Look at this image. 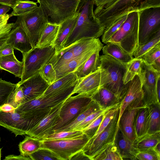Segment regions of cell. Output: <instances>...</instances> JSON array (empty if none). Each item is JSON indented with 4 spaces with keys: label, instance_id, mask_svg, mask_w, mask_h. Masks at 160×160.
<instances>
[{
    "label": "cell",
    "instance_id": "cell-1",
    "mask_svg": "<svg viewBox=\"0 0 160 160\" xmlns=\"http://www.w3.org/2000/svg\"><path fill=\"white\" fill-rule=\"evenodd\" d=\"M94 0H79L76 11L78 19L63 48L80 39L97 38L102 36L105 28L94 14Z\"/></svg>",
    "mask_w": 160,
    "mask_h": 160
},
{
    "label": "cell",
    "instance_id": "cell-2",
    "mask_svg": "<svg viewBox=\"0 0 160 160\" xmlns=\"http://www.w3.org/2000/svg\"><path fill=\"white\" fill-rule=\"evenodd\" d=\"M101 69L100 87H103L114 93L121 102L126 92L127 84L123 78L126 63L106 55L100 56Z\"/></svg>",
    "mask_w": 160,
    "mask_h": 160
},
{
    "label": "cell",
    "instance_id": "cell-3",
    "mask_svg": "<svg viewBox=\"0 0 160 160\" xmlns=\"http://www.w3.org/2000/svg\"><path fill=\"white\" fill-rule=\"evenodd\" d=\"M160 7V0H117L94 13L105 28L123 16L133 12Z\"/></svg>",
    "mask_w": 160,
    "mask_h": 160
},
{
    "label": "cell",
    "instance_id": "cell-4",
    "mask_svg": "<svg viewBox=\"0 0 160 160\" xmlns=\"http://www.w3.org/2000/svg\"><path fill=\"white\" fill-rule=\"evenodd\" d=\"M51 109L27 112H18L15 109L9 112L0 110V126L11 131L16 137L25 135L40 122Z\"/></svg>",
    "mask_w": 160,
    "mask_h": 160
},
{
    "label": "cell",
    "instance_id": "cell-5",
    "mask_svg": "<svg viewBox=\"0 0 160 160\" xmlns=\"http://www.w3.org/2000/svg\"><path fill=\"white\" fill-rule=\"evenodd\" d=\"M138 22L139 12L128 14L126 20L108 42L116 44L132 55L139 46Z\"/></svg>",
    "mask_w": 160,
    "mask_h": 160
},
{
    "label": "cell",
    "instance_id": "cell-6",
    "mask_svg": "<svg viewBox=\"0 0 160 160\" xmlns=\"http://www.w3.org/2000/svg\"><path fill=\"white\" fill-rule=\"evenodd\" d=\"M54 46L38 48L34 47L22 53L23 69L21 80L17 84L20 86L25 81L39 72L41 68L48 63L55 53Z\"/></svg>",
    "mask_w": 160,
    "mask_h": 160
},
{
    "label": "cell",
    "instance_id": "cell-7",
    "mask_svg": "<svg viewBox=\"0 0 160 160\" xmlns=\"http://www.w3.org/2000/svg\"><path fill=\"white\" fill-rule=\"evenodd\" d=\"M17 17L14 24L22 27L26 32L32 48H34L49 22L46 14L39 5L33 10Z\"/></svg>",
    "mask_w": 160,
    "mask_h": 160
},
{
    "label": "cell",
    "instance_id": "cell-8",
    "mask_svg": "<svg viewBox=\"0 0 160 160\" xmlns=\"http://www.w3.org/2000/svg\"><path fill=\"white\" fill-rule=\"evenodd\" d=\"M119 110L105 129L93 140L88 141L83 148L82 150L90 160H93L105 150L115 144L119 127Z\"/></svg>",
    "mask_w": 160,
    "mask_h": 160
},
{
    "label": "cell",
    "instance_id": "cell-9",
    "mask_svg": "<svg viewBox=\"0 0 160 160\" xmlns=\"http://www.w3.org/2000/svg\"><path fill=\"white\" fill-rule=\"evenodd\" d=\"M90 138L83 133L78 136L59 139H41V148L55 153L61 160H69L74 153L82 149Z\"/></svg>",
    "mask_w": 160,
    "mask_h": 160
},
{
    "label": "cell",
    "instance_id": "cell-10",
    "mask_svg": "<svg viewBox=\"0 0 160 160\" xmlns=\"http://www.w3.org/2000/svg\"><path fill=\"white\" fill-rule=\"evenodd\" d=\"M80 0H37L49 22L58 25L76 13Z\"/></svg>",
    "mask_w": 160,
    "mask_h": 160
},
{
    "label": "cell",
    "instance_id": "cell-11",
    "mask_svg": "<svg viewBox=\"0 0 160 160\" xmlns=\"http://www.w3.org/2000/svg\"><path fill=\"white\" fill-rule=\"evenodd\" d=\"M160 31V7L149 8L139 12V46L148 41Z\"/></svg>",
    "mask_w": 160,
    "mask_h": 160
},
{
    "label": "cell",
    "instance_id": "cell-12",
    "mask_svg": "<svg viewBox=\"0 0 160 160\" xmlns=\"http://www.w3.org/2000/svg\"><path fill=\"white\" fill-rule=\"evenodd\" d=\"M92 100L91 97L80 94L67 98L61 108L59 112L60 120L54 127V131L72 122L88 107Z\"/></svg>",
    "mask_w": 160,
    "mask_h": 160
},
{
    "label": "cell",
    "instance_id": "cell-13",
    "mask_svg": "<svg viewBox=\"0 0 160 160\" xmlns=\"http://www.w3.org/2000/svg\"><path fill=\"white\" fill-rule=\"evenodd\" d=\"M76 84L50 95L41 96L26 102L15 108V110L18 112H27L52 108L71 96V93Z\"/></svg>",
    "mask_w": 160,
    "mask_h": 160
},
{
    "label": "cell",
    "instance_id": "cell-14",
    "mask_svg": "<svg viewBox=\"0 0 160 160\" xmlns=\"http://www.w3.org/2000/svg\"><path fill=\"white\" fill-rule=\"evenodd\" d=\"M143 67L145 71V78L141 86L144 106L160 104L157 91V83L160 77V72L144 61Z\"/></svg>",
    "mask_w": 160,
    "mask_h": 160
},
{
    "label": "cell",
    "instance_id": "cell-15",
    "mask_svg": "<svg viewBox=\"0 0 160 160\" xmlns=\"http://www.w3.org/2000/svg\"><path fill=\"white\" fill-rule=\"evenodd\" d=\"M64 101L52 108L45 117L26 135L41 139L54 132V128L60 120L59 112Z\"/></svg>",
    "mask_w": 160,
    "mask_h": 160
},
{
    "label": "cell",
    "instance_id": "cell-16",
    "mask_svg": "<svg viewBox=\"0 0 160 160\" xmlns=\"http://www.w3.org/2000/svg\"><path fill=\"white\" fill-rule=\"evenodd\" d=\"M144 106L143 97L130 104L125 109L119 122V127L124 136L133 142L136 139L134 129V122L139 110Z\"/></svg>",
    "mask_w": 160,
    "mask_h": 160
},
{
    "label": "cell",
    "instance_id": "cell-17",
    "mask_svg": "<svg viewBox=\"0 0 160 160\" xmlns=\"http://www.w3.org/2000/svg\"><path fill=\"white\" fill-rule=\"evenodd\" d=\"M101 69L83 78L78 79V81L71 93V96L75 94L91 97L98 91L100 86Z\"/></svg>",
    "mask_w": 160,
    "mask_h": 160
},
{
    "label": "cell",
    "instance_id": "cell-18",
    "mask_svg": "<svg viewBox=\"0 0 160 160\" xmlns=\"http://www.w3.org/2000/svg\"><path fill=\"white\" fill-rule=\"evenodd\" d=\"M50 85L39 72L28 78L20 85L24 93L25 102L40 97Z\"/></svg>",
    "mask_w": 160,
    "mask_h": 160
},
{
    "label": "cell",
    "instance_id": "cell-19",
    "mask_svg": "<svg viewBox=\"0 0 160 160\" xmlns=\"http://www.w3.org/2000/svg\"><path fill=\"white\" fill-rule=\"evenodd\" d=\"M6 43L22 53L27 52L32 48L26 32L19 25L14 24L8 36Z\"/></svg>",
    "mask_w": 160,
    "mask_h": 160
},
{
    "label": "cell",
    "instance_id": "cell-20",
    "mask_svg": "<svg viewBox=\"0 0 160 160\" xmlns=\"http://www.w3.org/2000/svg\"><path fill=\"white\" fill-rule=\"evenodd\" d=\"M126 84V92L120 104L118 120V126L120 118L127 107L137 100L143 97L141 83L138 76L136 75L132 80Z\"/></svg>",
    "mask_w": 160,
    "mask_h": 160
},
{
    "label": "cell",
    "instance_id": "cell-21",
    "mask_svg": "<svg viewBox=\"0 0 160 160\" xmlns=\"http://www.w3.org/2000/svg\"><path fill=\"white\" fill-rule=\"evenodd\" d=\"M77 12L72 17L67 19L60 24V27L53 45L55 48L54 55H57L64 48L68 36L74 28L78 19Z\"/></svg>",
    "mask_w": 160,
    "mask_h": 160
},
{
    "label": "cell",
    "instance_id": "cell-22",
    "mask_svg": "<svg viewBox=\"0 0 160 160\" xmlns=\"http://www.w3.org/2000/svg\"><path fill=\"white\" fill-rule=\"evenodd\" d=\"M115 144L122 160H136V156L138 151L134 147L133 142L124 136L119 127L116 135Z\"/></svg>",
    "mask_w": 160,
    "mask_h": 160
},
{
    "label": "cell",
    "instance_id": "cell-23",
    "mask_svg": "<svg viewBox=\"0 0 160 160\" xmlns=\"http://www.w3.org/2000/svg\"><path fill=\"white\" fill-rule=\"evenodd\" d=\"M145 74L143 60L141 58H133L126 63L125 70L123 78V83L126 84L137 75L139 77L142 84L144 80Z\"/></svg>",
    "mask_w": 160,
    "mask_h": 160
},
{
    "label": "cell",
    "instance_id": "cell-24",
    "mask_svg": "<svg viewBox=\"0 0 160 160\" xmlns=\"http://www.w3.org/2000/svg\"><path fill=\"white\" fill-rule=\"evenodd\" d=\"M78 80V78L75 71L70 73L56 80L50 84L41 96H49L68 88L76 85Z\"/></svg>",
    "mask_w": 160,
    "mask_h": 160
},
{
    "label": "cell",
    "instance_id": "cell-25",
    "mask_svg": "<svg viewBox=\"0 0 160 160\" xmlns=\"http://www.w3.org/2000/svg\"><path fill=\"white\" fill-rule=\"evenodd\" d=\"M103 46L98 48L88 59L75 71L78 79L95 71L99 67L100 63L99 52Z\"/></svg>",
    "mask_w": 160,
    "mask_h": 160
},
{
    "label": "cell",
    "instance_id": "cell-26",
    "mask_svg": "<svg viewBox=\"0 0 160 160\" xmlns=\"http://www.w3.org/2000/svg\"><path fill=\"white\" fill-rule=\"evenodd\" d=\"M0 69L8 71L15 77L21 78L23 63L16 58L14 53L7 56H0Z\"/></svg>",
    "mask_w": 160,
    "mask_h": 160
},
{
    "label": "cell",
    "instance_id": "cell-27",
    "mask_svg": "<svg viewBox=\"0 0 160 160\" xmlns=\"http://www.w3.org/2000/svg\"><path fill=\"white\" fill-rule=\"evenodd\" d=\"M102 46H103V45L102 44L78 57L74 58L66 64L55 71L56 73V80L67 74L74 72L88 59L98 48Z\"/></svg>",
    "mask_w": 160,
    "mask_h": 160
},
{
    "label": "cell",
    "instance_id": "cell-28",
    "mask_svg": "<svg viewBox=\"0 0 160 160\" xmlns=\"http://www.w3.org/2000/svg\"><path fill=\"white\" fill-rule=\"evenodd\" d=\"M92 99L103 108L113 106L121 102L114 93L103 87H100Z\"/></svg>",
    "mask_w": 160,
    "mask_h": 160
},
{
    "label": "cell",
    "instance_id": "cell-29",
    "mask_svg": "<svg viewBox=\"0 0 160 160\" xmlns=\"http://www.w3.org/2000/svg\"><path fill=\"white\" fill-rule=\"evenodd\" d=\"M106 44L102 48L103 54L109 56L125 63L129 62L134 58L132 54L126 51L117 44L110 42Z\"/></svg>",
    "mask_w": 160,
    "mask_h": 160
},
{
    "label": "cell",
    "instance_id": "cell-30",
    "mask_svg": "<svg viewBox=\"0 0 160 160\" xmlns=\"http://www.w3.org/2000/svg\"><path fill=\"white\" fill-rule=\"evenodd\" d=\"M148 106H144L137 114L134 125L136 139L148 134Z\"/></svg>",
    "mask_w": 160,
    "mask_h": 160
},
{
    "label": "cell",
    "instance_id": "cell-31",
    "mask_svg": "<svg viewBox=\"0 0 160 160\" xmlns=\"http://www.w3.org/2000/svg\"><path fill=\"white\" fill-rule=\"evenodd\" d=\"M98 38L80 39L69 46L71 48L74 57H77L102 45Z\"/></svg>",
    "mask_w": 160,
    "mask_h": 160
},
{
    "label": "cell",
    "instance_id": "cell-32",
    "mask_svg": "<svg viewBox=\"0 0 160 160\" xmlns=\"http://www.w3.org/2000/svg\"><path fill=\"white\" fill-rule=\"evenodd\" d=\"M60 27V25L48 22L35 47L41 48L53 45Z\"/></svg>",
    "mask_w": 160,
    "mask_h": 160
},
{
    "label": "cell",
    "instance_id": "cell-33",
    "mask_svg": "<svg viewBox=\"0 0 160 160\" xmlns=\"http://www.w3.org/2000/svg\"><path fill=\"white\" fill-rule=\"evenodd\" d=\"M101 108H102L96 101L92 99L88 107L72 122L67 125L55 131L54 132L61 131H72L76 126L88 116Z\"/></svg>",
    "mask_w": 160,
    "mask_h": 160
},
{
    "label": "cell",
    "instance_id": "cell-34",
    "mask_svg": "<svg viewBox=\"0 0 160 160\" xmlns=\"http://www.w3.org/2000/svg\"><path fill=\"white\" fill-rule=\"evenodd\" d=\"M160 132L147 134L136 139L133 145L138 152L153 148L160 142Z\"/></svg>",
    "mask_w": 160,
    "mask_h": 160
},
{
    "label": "cell",
    "instance_id": "cell-35",
    "mask_svg": "<svg viewBox=\"0 0 160 160\" xmlns=\"http://www.w3.org/2000/svg\"><path fill=\"white\" fill-rule=\"evenodd\" d=\"M148 134L160 132V104L148 106Z\"/></svg>",
    "mask_w": 160,
    "mask_h": 160
},
{
    "label": "cell",
    "instance_id": "cell-36",
    "mask_svg": "<svg viewBox=\"0 0 160 160\" xmlns=\"http://www.w3.org/2000/svg\"><path fill=\"white\" fill-rule=\"evenodd\" d=\"M41 145L40 139L27 136L19 144V151L21 154L29 157L30 154L41 148Z\"/></svg>",
    "mask_w": 160,
    "mask_h": 160
},
{
    "label": "cell",
    "instance_id": "cell-37",
    "mask_svg": "<svg viewBox=\"0 0 160 160\" xmlns=\"http://www.w3.org/2000/svg\"><path fill=\"white\" fill-rule=\"evenodd\" d=\"M37 3L30 1L21 0L13 8L10 14V17L18 16L31 12L38 7Z\"/></svg>",
    "mask_w": 160,
    "mask_h": 160
},
{
    "label": "cell",
    "instance_id": "cell-38",
    "mask_svg": "<svg viewBox=\"0 0 160 160\" xmlns=\"http://www.w3.org/2000/svg\"><path fill=\"white\" fill-rule=\"evenodd\" d=\"M160 43V31L145 44L139 46L132 55L135 58H140L146 53Z\"/></svg>",
    "mask_w": 160,
    "mask_h": 160
},
{
    "label": "cell",
    "instance_id": "cell-39",
    "mask_svg": "<svg viewBox=\"0 0 160 160\" xmlns=\"http://www.w3.org/2000/svg\"><path fill=\"white\" fill-rule=\"evenodd\" d=\"M25 102V97L22 87L17 84L16 88L9 95L7 103L16 108Z\"/></svg>",
    "mask_w": 160,
    "mask_h": 160
},
{
    "label": "cell",
    "instance_id": "cell-40",
    "mask_svg": "<svg viewBox=\"0 0 160 160\" xmlns=\"http://www.w3.org/2000/svg\"><path fill=\"white\" fill-rule=\"evenodd\" d=\"M16 85L17 84L0 78V107L7 103L9 95Z\"/></svg>",
    "mask_w": 160,
    "mask_h": 160
},
{
    "label": "cell",
    "instance_id": "cell-41",
    "mask_svg": "<svg viewBox=\"0 0 160 160\" xmlns=\"http://www.w3.org/2000/svg\"><path fill=\"white\" fill-rule=\"evenodd\" d=\"M29 157L32 160H61L52 151L42 148L30 154Z\"/></svg>",
    "mask_w": 160,
    "mask_h": 160
},
{
    "label": "cell",
    "instance_id": "cell-42",
    "mask_svg": "<svg viewBox=\"0 0 160 160\" xmlns=\"http://www.w3.org/2000/svg\"><path fill=\"white\" fill-rule=\"evenodd\" d=\"M128 15H125L117 20L109 27L105 28L102 36V40L104 43H107L110 38L119 29L126 20Z\"/></svg>",
    "mask_w": 160,
    "mask_h": 160
},
{
    "label": "cell",
    "instance_id": "cell-43",
    "mask_svg": "<svg viewBox=\"0 0 160 160\" xmlns=\"http://www.w3.org/2000/svg\"><path fill=\"white\" fill-rule=\"evenodd\" d=\"M122 160L117 147L114 144L105 150L93 160Z\"/></svg>",
    "mask_w": 160,
    "mask_h": 160
},
{
    "label": "cell",
    "instance_id": "cell-44",
    "mask_svg": "<svg viewBox=\"0 0 160 160\" xmlns=\"http://www.w3.org/2000/svg\"><path fill=\"white\" fill-rule=\"evenodd\" d=\"M120 104L113 106L107 107L106 108H101L93 112L88 116L76 126L73 130L82 131L83 129L89 125L99 116L104 113L109 109L118 105Z\"/></svg>",
    "mask_w": 160,
    "mask_h": 160
},
{
    "label": "cell",
    "instance_id": "cell-45",
    "mask_svg": "<svg viewBox=\"0 0 160 160\" xmlns=\"http://www.w3.org/2000/svg\"><path fill=\"white\" fill-rule=\"evenodd\" d=\"M39 72L42 78L50 84L56 80V72L50 63L43 65L40 69Z\"/></svg>",
    "mask_w": 160,
    "mask_h": 160
},
{
    "label": "cell",
    "instance_id": "cell-46",
    "mask_svg": "<svg viewBox=\"0 0 160 160\" xmlns=\"http://www.w3.org/2000/svg\"><path fill=\"white\" fill-rule=\"evenodd\" d=\"M83 133V132L81 131H61L54 132L42 139L54 140L68 138L78 136Z\"/></svg>",
    "mask_w": 160,
    "mask_h": 160
},
{
    "label": "cell",
    "instance_id": "cell-47",
    "mask_svg": "<svg viewBox=\"0 0 160 160\" xmlns=\"http://www.w3.org/2000/svg\"><path fill=\"white\" fill-rule=\"evenodd\" d=\"M160 57V43L144 54L140 58L147 63L151 65L154 61Z\"/></svg>",
    "mask_w": 160,
    "mask_h": 160
},
{
    "label": "cell",
    "instance_id": "cell-48",
    "mask_svg": "<svg viewBox=\"0 0 160 160\" xmlns=\"http://www.w3.org/2000/svg\"><path fill=\"white\" fill-rule=\"evenodd\" d=\"M105 113L99 116L89 125L83 129L82 131L83 133L87 135L90 138L92 137L97 131L102 120Z\"/></svg>",
    "mask_w": 160,
    "mask_h": 160
},
{
    "label": "cell",
    "instance_id": "cell-49",
    "mask_svg": "<svg viewBox=\"0 0 160 160\" xmlns=\"http://www.w3.org/2000/svg\"><path fill=\"white\" fill-rule=\"evenodd\" d=\"M160 160V156L153 149L151 148L146 150L138 152L136 156V160Z\"/></svg>",
    "mask_w": 160,
    "mask_h": 160
},
{
    "label": "cell",
    "instance_id": "cell-50",
    "mask_svg": "<svg viewBox=\"0 0 160 160\" xmlns=\"http://www.w3.org/2000/svg\"><path fill=\"white\" fill-rule=\"evenodd\" d=\"M117 0H94V5L96 8L94 11V13L97 12L105 7H107Z\"/></svg>",
    "mask_w": 160,
    "mask_h": 160
},
{
    "label": "cell",
    "instance_id": "cell-51",
    "mask_svg": "<svg viewBox=\"0 0 160 160\" xmlns=\"http://www.w3.org/2000/svg\"><path fill=\"white\" fill-rule=\"evenodd\" d=\"M14 23H7L0 25V38L8 36L12 30Z\"/></svg>",
    "mask_w": 160,
    "mask_h": 160
},
{
    "label": "cell",
    "instance_id": "cell-52",
    "mask_svg": "<svg viewBox=\"0 0 160 160\" xmlns=\"http://www.w3.org/2000/svg\"><path fill=\"white\" fill-rule=\"evenodd\" d=\"M14 49L9 44L6 43L0 48V56H5L14 53Z\"/></svg>",
    "mask_w": 160,
    "mask_h": 160
},
{
    "label": "cell",
    "instance_id": "cell-53",
    "mask_svg": "<svg viewBox=\"0 0 160 160\" xmlns=\"http://www.w3.org/2000/svg\"><path fill=\"white\" fill-rule=\"evenodd\" d=\"M90 160V158L84 153L83 151L81 149L76 152L69 159V160Z\"/></svg>",
    "mask_w": 160,
    "mask_h": 160
},
{
    "label": "cell",
    "instance_id": "cell-54",
    "mask_svg": "<svg viewBox=\"0 0 160 160\" xmlns=\"http://www.w3.org/2000/svg\"><path fill=\"white\" fill-rule=\"evenodd\" d=\"M4 160H30L31 159L29 157L24 156L20 154L19 155H10L7 156L5 157V158Z\"/></svg>",
    "mask_w": 160,
    "mask_h": 160
},
{
    "label": "cell",
    "instance_id": "cell-55",
    "mask_svg": "<svg viewBox=\"0 0 160 160\" xmlns=\"http://www.w3.org/2000/svg\"><path fill=\"white\" fill-rule=\"evenodd\" d=\"M21 0H0V4L13 8Z\"/></svg>",
    "mask_w": 160,
    "mask_h": 160
},
{
    "label": "cell",
    "instance_id": "cell-56",
    "mask_svg": "<svg viewBox=\"0 0 160 160\" xmlns=\"http://www.w3.org/2000/svg\"><path fill=\"white\" fill-rule=\"evenodd\" d=\"M10 18V15L6 13L0 15V25L7 23L8 21Z\"/></svg>",
    "mask_w": 160,
    "mask_h": 160
},
{
    "label": "cell",
    "instance_id": "cell-57",
    "mask_svg": "<svg viewBox=\"0 0 160 160\" xmlns=\"http://www.w3.org/2000/svg\"><path fill=\"white\" fill-rule=\"evenodd\" d=\"M10 9L9 6L0 4V15L6 14Z\"/></svg>",
    "mask_w": 160,
    "mask_h": 160
},
{
    "label": "cell",
    "instance_id": "cell-58",
    "mask_svg": "<svg viewBox=\"0 0 160 160\" xmlns=\"http://www.w3.org/2000/svg\"><path fill=\"white\" fill-rule=\"evenodd\" d=\"M15 108L12 105L6 103L0 107V110L5 112H9L14 110Z\"/></svg>",
    "mask_w": 160,
    "mask_h": 160
},
{
    "label": "cell",
    "instance_id": "cell-59",
    "mask_svg": "<svg viewBox=\"0 0 160 160\" xmlns=\"http://www.w3.org/2000/svg\"><path fill=\"white\" fill-rule=\"evenodd\" d=\"M151 65L155 69L160 72V57L155 60Z\"/></svg>",
    "mask_w": 160,
    "mask_h": 160
},
{
    "label": "cell",
    "instance_id": "cell-60",
    "mask_svg": "<svg viewBox=\"0 0 160 160\" xmlns=\"http://www.w3.org/2000/svg\"><path fill=\"white\" fill-rule=\"evenodd\" d=\"M8 36L0 38V48L6 44Z\"/></svg>",
    "mask_w": 160,
    "mask_h": 160
},
{
    "label": "cell",
    "instance_id": "cell-61",
    "mask_svg": "<svg viewBox=\"0 0 160 160\" xmlns=\"http://www.w3.org/2000/svg\"><path fill=\"white\" fill-rule=\"evenodd\" d=\"M153 149L158 155L160 156V142L158 143Z\"/></svg>",
    "mask_w": 160,
    "mask_h": 160
},
{
    "label": "cell",
    "instance_id": "cell-62",
    "mask_svg": "<svg viewBox=\"0 0 160 160\" xmlns=\"http://www.w3.org/2000/svg\"><path fill=\"white\" fill-rule=\"evenodd\" d=\"M157 91L158 98L160 99V78L158 79L157 85Z\"/></svg>",
    "mask_w": 160,
    "mask_h": 160
},
{
    "label": "cell",
    "instance_id": "cell-63",
    "mask_svg": "<svg viewBox=\"0 0 160 160\" xmlns=\"http://www.w3.org/2000/svg\"><path fill=\"white\" fill-rule=\"evenodd\" d=\"M1 141V138H0V141ZM2 148H0V160H1V149Z\"/></svg>",
    "mask_w": 160,
    "mask_h": 160
},
{
    "label": "cell",
    "instance_id": "cell-64",
    "mask_svg": "<svg viewBox=\"0 0 160 160\" xmlns=\"http://www.w3.org/2000/svg\"><path fill=\"white\" fill-rule=\"evenodd\" d=\"M26 1H30V0H26Z\"/></svg>",
    "mask_w": 160,
    "mask_h": 160
}]
</instances>
